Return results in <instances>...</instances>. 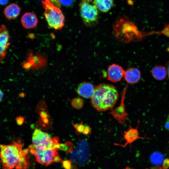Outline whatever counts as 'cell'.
<instances>
[{"label": "cell", "instance_id": "17", "mask_svg": "<svg viewBox=\"0 0 169 169\" xmlns=\"http://www.w3.org/2000/svg\"><path fill=\"white\" fill-rule=\"evenodd\" d=\"M151 73L152 76L156 79L162 80L166 77L167 71L166 68L164 66L157 65L152 68Z\"/></svg>", "mask_w": 169, "mask_h": 169}, {"label": "cell", "instance_id": "25", "mask_svg": "<svg viewBox=\"0 0 169 169\" xmlns=\"http://www.w3.org/2000/svg\"><path fill=\"white\" fill-rule=\"evenodd\" d=\"M16 120L17 123L19 125H21L23 124L24 121L23 118L21 117H17Z\"/></svg>", "mask_w": 169, "mask_h": 169}, {"label": "cell", "instance_id": "6", "mask_svg": "<svg viewBox=\"0 0 169 169\" xmlns=\"http://www.w3.org/2000/svg\"><path fill=\"white\" fill-rule=\"evenodd\" d=\"M59 139L56 137H51L46 133L36 129L33 134V145L36 146L46 148L61 149V144L59 143Z\"/></svg>", "mask_w": 169, "mask_h": 169}, {"label": "cell", "instance_id": "23", "mask_svg": "<svg viewBox=\"0 0 169 169\" xmlns=\"http://www.w3.org/2000/svg\"><path fill=\"white\" fill-rule=\"evenodd\" d=\"M64 167L66 169H70L71 167V163L70 161H65L63 162Z\"/></svg>", "mask_w": 169, "mask_h": 169}, {"label": "cell", "instance_id": "1", "mask_svg": "<svg viewBox=\"0 0 169 169\" xmlns=\"http://www.w3.org/2000/svg\"><path fill=\"white\" fill-rule=\"evenodd\" d=\"M21 140L8 144H0V158L3 169H27L28 149H23Z\"/></svg>", "mask_w": 169, "mask_h": 169}, {"label": "cell", "instance_id": "12", "mask_svg": "<svg viewBox=\"0 0 169 169\" xmlns=\"http://www.w3.org/2000/svg\"><path fill=\"white\" fill-rule=\"evenodd\" d=\"M95 87L89 82H83L77 87V92L81 96L85 98H91L94 93Z\"/></svg>", "mask_w": 169, "mask_h": 169}, {"label": "cell", "instance_id": "34", "mask_svg": "<svg viewBox=\"0 0 169 169\" xmlns=\"http://www.w3.org/2000/svg\"></svg>", "mask_w": 169, "mask_h": 169}, {"label": "cell", "instance_id": "22", "mask_svg": "<svg viewBox=\"0 0 169 169\" xmlns=\"http://www.w3.org/2000/svg\"><path fill=\"white\" fill-rule=\"evenodd\" d=\"M164 28L162 31L158 33H162L166 36L169 37V24H165Z\"/></svg>", "mask_w": 169, "mask_h": 169}, {"label": "cell", "instance_id": "24", "mask_svg": "<svg viewBox=\"0 0 169 169\" xmlns=\"http://www.w3.org/2000/svg\"><path fill=\"white\" fill-rule=\"evenodd\" d=\"M169 167V159H165L162 165V168L163 169H166Z\"/></svg>", "mask_w": 169, "mask_h": 169}, {"label": "cell", "instance_id": "32", "mask_svg": "<svg viewBox=\"0 0 169 169\" xmlns=\"http://www.w3.org/2000/svg\"><path fill=\"white\" fill-rule=\"evenodd\" d=\"M124 169H134L131 168L129 167H127Z\"/></svg>", "mask_w": 169, "mask_h": 169}, {"label": "cell", "instance_id": "29", "mask_svg": "<svg viewBox=\"0 0 169 169\" xmlns=\"http://www.w3.org/2000/svg\"><path fill=\"white\" fill-rule=\"evenodd\" d=\"M167 73L169 79V62L167 63L166 65V68Z\"/></svg>", "mask_w": 169, "mask_h": 169}, {"label": "cell", "instance_id": "28", "mask_svg": "<svg viewBox=\"0 0 169 169\" xmlns=\"http://www.w3.org/2000/svg\"><path fill=\"white\" fill-rule=\"evenodd\" d=\"M8 0H0V5H5L7 4Z\"/></svg>", "mask_w": 169, "mask_h": 169}, {"label": "cell", "instance_id": "3", "mask_svg": "<svg viewBox=\"0 0 169 169\" xmlns=\"http://www.w3.org/2000/svg\"><path fill=\"white\" fill-rule=\"evenodd\" d=\"M28 149L36 161L43 165L47 166L61 161L57 149L36 146L33 145L29 146Z\"/></svg>", "mask_w": 169, "mask_h": 169}, {"label": "cell", "instance_id": "20", "mask_svg": "<svg viewBox=\"0 0 169 169\" xmlns=\"http://www.w3.org/2000/svg\"><path fill=\"white\" fill-rule=\"evenodd\" d=\"M83 103L82 100L79 98L74 99L72 101V105L74 108L77 109L81 108L83 105Z\"/></svg>", "mask_w": 169, "mask_h": 169}, {"label": "cell", "instance_id": "10", "mask_svg": "<svg viewBox=\"0 0 169 169\" xmlns=\"http://www.w3.org/2000/svg\"><path fill=\"white\" fill-rule=\"evenodd\" d=\"M125 72L120 65L112 64L109 66L107 69V79L113 82L120 81L124 76Z\"/></svg>", "mask_w": 169, "mask_h": 169}, {"label": "cell", "instance_id": "7", "mask_svg": "<svg viewBox=\"0 0 169 169\" xmlns=\"http://www.w3.org/2000/svg\"><path fill=\"white\" fill-rule=\"evenodd\" d=\"M126 88L127 87H125L124 90L120 105L115 108L111 109L109 112L110 114L119 123L122 125H124L126 123V121L128 118L124 105V100Z\"/></svg>", "mask_w": 169, "mask_h": 169}, {"label": "cell", "instance_id": "30", "mask_svg": "<svg viewBox=\"0 0 169 169\" xmlns=\"http://www.w3.org/2000/svg\"><path fill=\"white\" fill-rule=\"evenodd\" d=\"M3 94L2 90H0V101H1L3 97Z\"/></svg>", "mask_w": 169, "mask_h": 169}, {"label": "cell", "instance_id": "13", "mask_svg": "<svg viewBox=\"0 0 169 169\" xmlns=\"http://www.w3.org/2000/svg\"><path fill=\"white\" fill-rule=\"evenodd\" d=\"M140 71L135 68H129L125 72L124 79L126 81L130 84H135L138 83L141 79Z\"/></svg>", "mask_w": 169, "mask_h": 169}, {"label": "cell", "instance_id": "8", "mask_svg": "<svg viewBox=\"0 0 169 169\" xmlns=\"http://www.w3.org/2000/svg\"><path fill=\"white\" fill-rule=\"evenodd\" d=\"M139 123V121H138L137 125L136 128H133L130 126L127 131L124 132L123 137L121 139V140H125L126 141L124 145H121L117 143H115L114 144L115 145L125 147L128 144H130L131 146V144L138 139H150V138H149L144 137L140 136L138 130Z\"/></svg>", "mask_w": 169, "mask_h": 169}, {"label": "cell", "instance_id": "18", "mask_svg": "<svg viewBox=\"0 0 169 169\" xmlns=\"http://www.w3.org/2000/svg\"><path fill=\"white\" fill-rule=\"evenodd\" d=\"M165 160L164 156L160 153L157 152L152 153L150 157L151 163L157 166L162 165Z\"/></svg>", "mask_w": 169, "mask_h": 169}, {"label": "cell", "instance_id": "31", "mask_svg": "<svg viewBox=\"0 0 169 169\" xmlns=\"http://www.w3.org/2000/svg\"><path fill=\"white\" fill-rule=\"evenodd\" d=\"M151 169H163L160 166H156L154 167H152Z\"/></svg>", "mask_w": 169, "mask_h": 169}, {"label": "cell", "instance_id": "4", "mask_svg": "<svg viewBox=\"0 0 169 169\" xmlns=\"http://www.w3.org/2000/svg\"><path fill=\"white\" fill-rule=\"evenodd\" d=\"M42 2L45 9V17L49 27L56 30L61 29L64 23L62 11L49 0H43Z\"/></svg>", "mask_w": 169, "mask_h": 169}, {"label": "cell", "instance_id": "27", "mask_svg": "<svg viewBox=\"0 0 169 169\" xmlns=\"http://www.w3.org/2000/svg\"><path fill=\"white\" fill-rule=\"evenodd\" d=\"M165 127L167 131H169V120H167L165 124Z\"/></svg>", "mask_w": 169, "mask_h": 169}, {"label": "cell", "instance_id": "19", "mask_svg": "<svg viewBox=\"0 0 169 169\" xmlns=\"http://www.w3.org/2000/svg\"><path fill=\"white\" fill-rule=\"evenodd\" d=\"M74 126L77 131L84 134L87 135L91 132L89 127L87 125L85 126L81 123L76 124Z\"/></svg>", "mask_w": 169, "mask_h": 169}, {"label": "cell", "instance_id": "2", "mask_svg": "<svg viewBox=\"0 0 169 169\" xmlns=\"http://www.w3.org/2000/svg\"><path fill=\"white\" fill-rule=\"evenodd\" d=\"M118 97V92L115 87L108 84H100L95 87L91 103L97 111H104L112 109Z\"/></svg>", "mask_w": 169, "mask_h": 169}, {"label": "cell", "instance_id": "16", "mask_svg": "<svg viewBox=\"0 0 169 169\" xmlns=\"http://www.w3.org/2000/svg\"><path fill=\"white\" fill-rule=\"evenodd\" d=\"M99 10L103 13L108 12L114 6L113 0H93Z\"/></svg>", "mask_w": 169, "mask_h": 169}, {"label": "cell", "instance_id": "9", "mask_svg": "<svg viewBox=\"0 0 169 169\" xmlns=\"http://www.w3.org/2000/svg\"><path fill=\"white\" fill-rule=\"evenodd\" d=\"M27 60L23 64V68L26 69L41 68L44 66L46 63V59L44 57L39 54L34 55L32 53L29 54Z\"/></svg>", "mask_w": 169, "mask_h": 169}, {"label": "cell", "instance_id": "15", "mask_svg": "<svg viewBox=\"0 0 169 169\" xmlns=\"http://www.w3.org/2000/svg\"><path fill=\"white\" fill-rule=\"evenodd\" d=\"M21 9L16 4L12 3L6 7L4 13L6 17L9 20L16 18L20 14Z\"/></svg>", "mask_w": 169, "mask_h": 169}, {"label": "cell", "instance_id": "14", "mask_svg": "<svg viewBox=\"0 0 169 169\" xmlns=\"http://www.w3.org/2000/svg\"><path fill=\"white\" fill-rule=\"evenodd\" d=\"M21 22L23 27L27 29H31L37 25L38 19L36 16L31 13H26L22 17Z\"/></svg>", "mask_w": 169, "mask_h": 169}, {"label": "cell", "instance_id": "21", "mask_svg": "<svg viewBox=\"0 0 169 169\" xmlns=\"http://www.w3.org/2000/svg\"><path fill=\"white\" fill-rule=\"evenodd\" d=\"M61 4L66 7L71 6L74 3V0H59Z\"/></svg>", "mask_w": 169, "mask_h": 169}, {"label": "cell", "instance_id": "11", "mask_svg": "<svg viewBox=\"0 0 169 169\" xmlns=\"http://www.w3.org/2000/svg\"><path fill=\"white\" fill-rule=\"evenodd\" d=\"M10 37L8 32L4 25L0 28V62L5 55L6 50L9 45Z\"/></svg>", "mask_w": 169, "mask_h": 169}, {"label": "cell", "instance_id": "33", "mask_svg": "<svg viewBox=\"0 0 169 169\" xmlns=\"http://www.w3.org/2000/svg\"><path fill=\"white\" fill-rule=\"evenodd\" d=\"M167 120H169V114L167 116Z\"/></svg>", "mask_w": 169, "mask_h": 169}, {"label": "cell", "instance_id": "5", "mask_svg": "<svg viewBox=\"0 0 169 169\" xmlns=\"http://www.w3.org/2000/svg\"><path fill=\"white\" fill-rule=\"evenodd\" d=\"M80 16L84 23L87 26L96 24L99 17V10L92 0H81L79 4Z\"/></svg>", "mask_w": 169, "mask_h": 169}, {"label": "cell", "instance_id": "26", "mask_svg": "<svg viewBox=\"0 0 169 169\" xmlns=\"http://www.w3.org/2000/svg\"><path fill=\"white\" fill-rule=\"evenodd\" d=\"M51 2H52V3H53V4H54L55 6H57L58 7H60V3L59 1V0H49Z\"/></svg>", "mask_w": 169, "mask_h": 169}]
</instances>
